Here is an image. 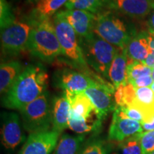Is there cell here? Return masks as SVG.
Here are the masks:
<instances>
[{"label": "cell", "instance_id": "cell-19", "mask_svg": "<svg viewBox=\"0 0 154 154\" xmlns=\"http://www.w3.org/2000/svg\"><path fill=\"white\" fill-rule=\"evenodd\" d=\"M149 31H142L131 38L126 47L128 59L136 61H145L151 53L149 44Z\"/></svg>", "mask_w": 154, "mask_h": 154}, {"label": "cell", "instance_id": "cell-30", "mask_svg": "<svg viewBox=\"0 0 154 154\" xmlns=\"http://www.w3.org/2000/svg\"><path fill=\"white\" fill-rule=\"evenodd\" d=\"M116 109L122 113L123 115L126 116L127 118H129L133 120L143 124L144 121L143 115L141 112L137 110L135 108L132 106H116Z\"/></svg>", "mask_w": 154, "mask_h": 154}, {"label": "cell", "instance_id": "cell-1", "mask_svg": "<svg viewBox=\"0 0 154 154\" xmlns=\"http://www.w3.org/2000/svg\"><path fill=\"white\" fill-rule=\"evenodd\" d=\"M48 79L47 69L41 63L28 65L3 96L2 106L7 109L20 111L47 91Z\"/></svg>", "mask_w": 154, "mask_h": 154}, {"label": "cell", "instance_id": "cell-20", "mask_svg": "<svg viewBox=\"0 0 154 154\" xmlns=\"http://www.w3.org/2000/svg\"><path fill=\"white\" fill-rule=\"evenodd\" d=\"M22 63L18 61H11L1 63L0 67V91L2 96L9 91L23 71Z\"/></svg>", "mask_w": 154, "mask_h": 154}, {"label": "cell", "instance_id": "cell-13", "mask_svg": "<svg viewBox=\"0 0 154 154\" xmlns=\"http://www.w3.org/2000/svg\"><path fill=\"white\" fill-rule=\"evenodd\" d=\"M59 135L52 130L31 134L18 154H51L59 141Z\"/></svg>", "mask_w": 154, "mask_h": 154}, {"label": "cell", "instance_id": "cell-40", "mask_svg": "<svg viewBox=\"0 0 154 154\" xmlns=\"http://www.w3.org/2000/svg\"><path fill=\"white\" fill-rule=\"evenodd\" d=\"M151 154H154V151L153 152V153H151Z\"/></svg>", "mask_w": 154, "mask_h": 154}, {"label": "cell", "instance_id": "cell-3", "mask_svg": "<svg viewBox=\"0 0 154 154\" xmlns=\"http://www.w3.org/2000/svg\"><path fill=\"white\" fill-rule=\"evenodd\" d=\"M31 20L32 29L26 49L41 61L54 62L58 57L63 55V52L56 34L52 19Z\"/></svg>", "mask_w": 154, "mask_h": 154}, {"label": "cell", "instance_id": "cell-26", "mask_svg": "<svg viewBox=\"0 0 154 154\" xmlns=\"http://www.w3.org/2000/svg\"><path fill=\"white\" fill-rule=\"evenodd\" d=\"M111 146L105 140L95 138L85 142L78 154H109Z\"/></svg>", "mask_w": 154, "mask_h": 154}, {"label": "cell", "instance_id": "cell-38", "mask_svg": "<svg viewBox=\"0 0 154 154\" xmlns=\"http://www.w3.org/2000/svg\"><path fill=\"white\" fill-rule=\"evenodd\" d=\"M152 77H153V83H154V69H153V72H152Z\"/></svg>", "mask_w": 154, "mask_h": 154}, {"label": "cell", "instance_id": "cell-16", "mask_svg": "<svg viewBox=\"0 0 154 154\" xmlns=\"http://www.w3.org/2000/svg\"><path fill=\"white\" fill-rule=\"evenodd\" d=\"M70 104L64 92L52 100V131L59 134L69 128Z\"/></svg>", "mask_w": 154, "mask_h": 154}, {"label": "cell", "instance_id": "cell-35", "mask_svg": "<svg viewBox=\"0 0 154 154\" xmlns=\"http://www.w3.org/2000/svg\"><path fill=\"white\" fill-rule=\"evenodd\" d=\"M144 63L147 65L148 66L154 69V52H151L146 59Z\"/></svg>", "mask_w": 154, "mask_h": 154}, {"label": "cell", "instance_id": "cell-33", "mask_svg": "<svg viewBox=\"0 0 154 154\" xmlns=\"http://www.w3.org/2000/svg\"><path fill=\"white\" fill-rule=\"evenodd\" d=\"M147 24L149 33L154 34V9L151 11V14H149Z\"/></svg>", "mask_w": 154, "mask_h": 154}, {"label": "cell", "instance_id": "cell-4", "mask_svg": "<svg viewBox=\"0 0 154 154\" xmlns=\"http://www.w3.org/2000/svg\"><path fill=\"white\" fill-rule=\"evenodd\" d=\"M94 32L111 45L124 49L137 34L136 29L123 18V15L111 10L96 14Z\"/></svg>", "mask_w": 154, "mask_h": 154}, {"label": "cell", "instance_id": "cell-5", "mask_svg": "<svg viewBox=\"0 0 154 154\" xmlns=\"http://www.w3.org/2000/svg\"><path fill=\"white\" fill-rule=\"evenodd\" d=\"M78 38L88 66L102 78L109 79V69L118 47L111 45L94 32L86 37Z\"/></svg>", "mask_w": 154, "mask_h": 154}, {"label": "cell", "instance_id": "cell-24", "mask_svg": "<svg viewBox=\"0 0 154 154\" xmlns=\"http://www.w3.org/2000/svg\"><path fill=\"white\" fill-rule=\"evenodd\" d=\"M96 116L97 115H94V116ZM94 116L86 120L81 121L69 119V128L78 134H85L86 133L99 130L103 122L98 118L94 119Z\"/></svg>", "mask_w": 154, "mask_h": 154}, {"label": "cell", "instance_id": "cell-2", "mask_svg": "<svg viewBox=\"0 0 154 154\" xmlns=\"http://www.w3.org/2000/svg\"><path fill=\"white\" fill-rule=\"evenodd\" d=\"M52 20L56 34L62 49L63 56L66 57V61L69 62V66L102 84H112L106 82L104 79L101 78L90 69L84 59L79 42L78 36L72 26L63 16L61 11H59L54 15Z\"/></svg>", "mask_w": 154, "mask_h": 154}, {"label": "cell", "instance_id": "cell-22", "mask_svg": "<svg viewBox=\"0 0 154 154\" xmlns=\"http://www.w3.org/2000/svg\"><path fill=\"white\" fill-rule=\"evenodd\" d=\"M69 0H39L31 12L29 18L33 20L51 19Z\"/></svg>", "mask_w": 154, "mask_h": 154}, {"label": "cell", "instance_id": "cell-7", "mask_svg": "<svg viewBox=\"0 0 154 154\" xmlns=\"http://www.w3.org/2000/svg\"><path fill=\"white\" fill-rule=\"evenodd\" d=\"M32 29V22L29 18L28 21L15 20L1 28L2 53L14 57L26 50Z\"/></svg>", "mask_w": 154, "mask_h": 154}, {"label": "cell", "instance_id": "cell-8", "mask_svg": "<svg viewBox=\"0 0 154 154\" xmlns=\"http://www.w3.org/2000/svg\"><path fill=\"white\" fill-rule=\"evenodd\" d=\"M53 80L54 84L63 90V92L73 94L84 93L88 88L101 84L84 73L69 68L57 71Z\"/></svg>", "mask_w": 154, "mask_h": 154}, {"label": "cell", "instance_id": "cell-28", "mask_svg": "<svg viewBox=\"0 0 154 154\" xmlns=\"http://www.w3.org/2000/svg\"><path fill=\"white\" fill-rule=\"evenodd\" d=\"M140 143L142 154H151L154 151V131L140 134Z\"/></svg>", "mask_w": 154, "mask_h": 154}, {"label": "cell", "instance_id": "cell-36", "mask_svg": "<svg viewBox=\"0 0 154 154\" xmlns=\"http://www.w3.org/2000/svg\"><path fill=\"white\" fill-rule=\"evenodd\" d=\"M149 44L151 52H154V34L149 33Z\"/></svg>", "mask_w": 154, "mask_h": 154}, {"label": "cell", "instance_id": "cell-14", "mask_svg": "<svg viewBox=\"0 0 154 154\" xmlns=\"http://www.w3.org/2000/svg\"><path fill=\"white\" fill-rule=\"evenodd\" d=\"M63 16L72 26L78 37H86L94 33L96 14L79 9L61 10Z\"/></svg>", "mask_w": 154, "mask_h": 154}, {"label": "cell", "instance_id": "cell-27", "mask_svg": "<svg viewBox=\"0 0 154 154\" xmlns=\"http://www.w3.org/2000/svg\"><path fill=\"white\" fill-rule=\"evenodd\" d=\"M140 134L133 136L121 142V154H142L140 143Z\"/></svg>", "mask_w": 154, "mask_h": 154}, {"label": "cell", "instance_id": "cell-11", "mask_svg": "<svg viewBox=\"0 0 154 154\" xmlns=\"http://www.w3.org/2000/svg\"><path fill=\"white\" fill-rule=\"evenodd\" d=\"M154 9V0H108L107 10L132 19H143Z\"/></svg>", "mask_w": 154, "mask_h": 154}, {"label": "cell", "instance_id": "cell-9", "mask_svg": "<svg viewBox=\"0 0 154 154\" xmlns=\"http://www.w3.org/2000/svg\"><path fill=\"white\" fill-rule=\"evenodd\" d=\"M116 88L113 84H97L88 88L84 94L91 100L98 119L103 122L111 111L116 109L114 94Z\"/></svg>", "mask_w": 154, "mask_h": 154}, {"label": "cell", "instance_id": "cell-39", "mask_svg": "<svg viewBox=\"0 0 154 154\" xmlns=\"http://www.w3.org/2000/svg\"><path fill=\"white\" fill-rule=\"evenodd\" d=\"M151 88H152V90H153V91H154V83L153 84H152V86H151Z\"/></svg>", "mask_w": 154, "mask_h": 154}, {"label": "cell", "instance_id": "cell-18", "mask_svg": "<svg viewBox=\"0 0 154 154\" xmlns=\"http://www.w3.org/2000/svg\"><path fill=\"white\" fill-rule=\"evenodd\" d=\"M136 96L132 106L142 113L144 123H149L154 116V91L151 87L136 88Z\"/></svg>", "mask_w": 154, "mask_h": 154}, {"label": "cell", "instance_id": "cell-6", "mask_svg": "<svg viewBox=\"0 0 154 154\" xmlns=\"http://www.w3.org/2000/svg\"><path fill=\"white\" fill-rule=\"evenodd\" d=\"M22 126L29 134L50 131L52 126V101L49 93L41 96L20 110Z\"/></svg>", "mask_w": 154, "mask_h": 154}, {"label": "cell", "instance_id": "cell-32", "mask_svg": "<svg viewBox=\"0 0 154 154\" xmlns=\"http://www.w3.org/2000/svg\"><path fill=\"white\" fill-rule=\"evenodd\" d=\"M135 88H141V87H151L152 84H153V79L152 75L150 76H145L140 78L133 81L130 83Z\"/></svg>", "mask_w": 154, "mask_h": 154}, {"label": "cell", "instance_id": "cell-29", "mask_svg": "<svg viewBox=\"0 0 154 154\" xmlns=\"http://www.w3.org/2000/svg\"><path fill=\"white\" fill-rule=\"evenodd\" d=\"M0 11H1V28L5 27L16 20L15 16L12 13L9 3L6 0H0Z\"/></svg>", "mask_w": 154, "mask_h": 154}, {"label": "cell", "instance_id": "cell-12", "mask_svg": "<svg viewBox=\"0 0 154 154\" xmlns=\"http://www.w3.org/2000/svg\"><path fill=\"white\" fill-rule=\"evenodd\" d=\"M143 132L141 123L127 118L116 109L109 130V139L122 142L127 138Z\"/></svg>", "mask_w": 154, "mask_h": 154}, {"label": "cell", "instance_id": "cell-37", "mask_svg": "<svg viewBox=\"0 0 154 154\" xmlns=\"http://www.w3.org/2000/svg\"><path fill=\"white\" fill-rule=\"evenodd\" d=\"M38 1H39V0H29V2H32V3L35 4V5L38 2Z\"/></svg>", "mask_w": 154, "mask_h": 154}, {"label": "cell", "instance_id": "cell-21", "mask_svg": "<svg viewBox=\"0 0 154 154\" xmlns=\"http://www.w3.org/2000/svg\"><path fill=\"white\" fill-rule=\"evenodd\" d=\"M85 134H63L51 154H78L85 143Z\"/></svg>", "mask_w": 154, "mask_h": 154}, {"label": "cell", "instance_id": "cell-10", "mask_svg": "<svg viewBox=\"0 0 154 154\" xmlns=\"http://www.w3.org/2000/svg\"><path fill=\"white\" fill-rule=\"evenodd\" d=\"M1 121V141L6 149L14 150L26 141L20 119L17 113H2Z\"/></svg>", "mask_w": 154, "mask_h": 154}, {"label": "cell", "instance_id": "cell-15", "mask_svg": "<svg viewBox=\"0 0 154 154\" xmlns=\"http://www.w3.org/2000/svg\"><path fill=\"white\" fill-rule=\"evenodd\" d=\"M64 93L70 104L69 119L78 121L86 120L96 114L91 100L85 94H73L69 92Z\"/></svg>", "mask_w": 154, "mask_h": 154}, {"label": "cell", "instance_id": "cell-25", "mask_svg": "<svg viewBox=\"0 0 154 154\" xmlns=\"http://www.w3.org/2000/svg\"><path fill=\"white\" fill-rule=\"evenodd\" d=\"M152 72L153 69L148 66L144 62L133 61L128 59L126 72L128 83H131L140 77L152 75Z\"/></svg>", "mask_w": 154, "mask_h": 154}, {"label": "cell", "instance_id": "cell-31", "mask_svg": "<svg viewBox=\"0 0 154 154\" xmlns=\"http://www.w3.org/2000/svg\"><path fill=\"white\" fill-rule=\"evenodd\" d=\"M136 88L130 83L124 84L123 87V100L121 106H130L136 96Z\"/></svg>", "mask_w": 154, "mask_h": 154}, {"label": "cell", "instance_id": "cell-34", "mask_svg": "<svg viewBox=\"0 0 154 154\" xmlns=\"http://www.w3.org/2000/svg\"><path fill=\"white\" fill-rule=\"evenodd\" d=\"M142 126H143V131H154V116L149 123H144V124H142Z\"/></svg>", "mask_w": 154, "mask_h": 154}, {"label": "cell", "instance_id": "cell-17", "mask_svg": "<svg viewBox=\"0 0 154 154\" xmlns=\"http://www.w3.org/2000/svg\"><path fill=\"white\" fill-rule=\"evenodd\" d=\"M128 61V57L126 48H118L109 72V80L111 81L116 88L128 83L126 76Z\"/></svg>", "mask_w": 154, "mask_h": 154}, {"label": "cell", "instance_id": "cell-23", "mask_svg": "<svg viewBox=\"0 0 154 154\" xmlns=\"http://www.w3.org/2000/svg\"><path fill=\"white\" fill-rule=\"evenodd\" d=\"M108 0H69L64 5L66 9L84 10L97 14L107 10Z\"/></svg>", "mask_w": 154, "mask_h": 154}]
</instances>
